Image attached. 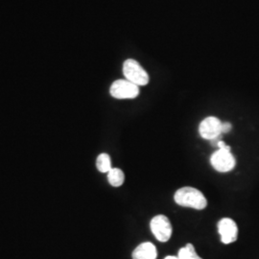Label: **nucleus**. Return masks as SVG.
<instances>
[{"instance_id":"obj_2","label":"nucleus","mask_w":259,"mask_h":259,"mask_svg":"<svg viewBox=\"0 0 259 259\" xmlns=\"http://www.w3.org/2000/svg\"><path fill=\"white\" fill-rule=\"evenodd\" d=\"M123 74L126 80L137 85H146L149 83V75L138 61L128 59L123 64Z\"/></svg>"},{"instance_id":"obj_4","label":"nucleus","mask_w":259,"mask_h":259,"mask_svg":"<svg viewBox=\"0 0 259 259\" xmlns=\"http://www.w3.org/2000/svg\"><path fill=\"white\" fill-rule=\"evenodd\" d=\"M210 163L216 171L227 173L235 167L236 160L231 151L218 149L210 157Z\"/></svg>"},{"instance_id":"obj_6","label":"nucleus","mask_w":259,"mask_h":259,"mask_svg":"<svg viewBox=\"0 0 259 259\" xmlns=\"http://www.w3.org/2000/svg\"><path fill=\"white\" fill-rule=\"evenodd\" d=\"M199 134L207 140L219 138L222 135V122L215 116H208L200 123Z\"/></svg>"},{"instance_id":"obj_3","label":"nucleus","mask_w":259,"mask_h":259,"mask_svg":"<svg viewBox=\"0 0 259 259\" xmlns=\"http://www.w3.org/2000/svg\"><path fill=\"white\" fill-rule=\"evenodd\" d=\"M110 93L116 99H134L139 95V87L128 80H116L111 84Z\"/></svg>"},{"instance_id":"obj_9","label":"nucleus","mask_w":259,"mask_h":259,"mask_svg":"<svg viewBox=\"0 0 259 259\" xmlns=\"http://www.w3.org/2000/svg\"><path fill=\"white\" fill-rule=\"evenodd\" d=\"M108 182L113 187H119L125 182V175L119 168H111L108 173Z\"/></svg>"},{"instance_id":"obj_5","label":"nucleus","mask_w":259,"mask_h":259,"mask_svg":"<svg viewBox=\"0 0 259 259\" xmlns=\"http://www.w3.org/2000/svg\"><path fill=\"white\" fill-rule=\"evenodd\" d=\"M150 229L159 242H167L172 236V225L165 215H157L150 222Z\"/></svg>"},{"instance_id":"obj_1","label":"nucleus","mask_w":259,"mask_h":259,"mask_svg":"<svg viewBox=\"0 0 259 259\" xmlns=\"http://www.w3.org/2000/svg\"><path fill=\"white\" fill-rule=\"evenodd\" d=\"M174 200L176 204L181 206L190 207L197 210L204 209L207 205V200L203 192L191 186H185L177 190Z\"/></svg>"},{"instance_id":"obj_13","label":"nucleus","mask_w":259,"mask_h":259,"mask_svg":"<svg viewBox=\"0 0 259 259\" xmlns=\"http://www.w3.org/2000/svg\"><path fill=\"white\" fill-rule=\"evenodd\" d=\"M216 147H218L219 149H223V150H229V151L232 150L231 147H230L229 145H227L226 142L223 141V140H220V141L217 143V146H216Z\"/></svg>"},{"instance_id":"obj_7","label":"nucleus","mask_w":259,"mask_h":259,"mask_svg":"<svg viewBox=\"0 0 259 259\" xmlns=\"http://www.w3.org/2000/svg\"><path fill=\"white\" fill-rule=\"evenodd\" d=\"M218 232L224 244H232L238 236V228L236 223L231 218H223L218 223Z\"/></svg>"},{"instance_id":"obj_11","label":"nucleus","mask_w":259,"mask_h":259,"mask_svg":"<svg viewBox=\"0 0 259 259\" xmlns=\"http://www.w3.org/2000/svg\"><path fill=\"white\" fill-rule=\"evenodd\" d=\"M178 257L179 259H203L198 255L192 244H187L179 250Z\"/></svg>"},{"instance_id":"obj_10","label":"nucleus","mask_w":259,"mask_h":259,"mask_svg":"<svg viewBox=\"0 0 259 259\" xmlns=\"http://www.w3.org/2000/svg\"><path fill=\"white\" fill-rule=\"evenodd\" d=\"M96 167L101 173H109L111 168V157L108 154H100L96 159Z\"/></svg>"},{"instance_id":"obj_8","label":"nucleus","mask_w":259,"mask_h":259,"mask_svg":"<svg viewBox=\"0 0 259 259\" xmlns=\"http://www.w3.org/2000/svg\"><path fill=\"white\" fill-rule=\"evenodd\" d=\"M133 259H157V248L151 242H144L133 251Z\"/></svg>"},{"instance_id":"obj_14","label":"nucleus","mask_w":259,"mask_h":259,"mask_svg":"<svg viewBox=\"0 0 259 259\" xmlns=\"http://www.w3.org/2000/svg\"><path fill=\"white\" fill-rule=\"evenodd\" d=\"M164 259H179V257L178 256H173V255H168Z\"/></svg>"},{"instance_id":"obj_12","label":"nucleus","mask_w":259,"mask_h":259,"mask_svg":"<svg viewBox=\"0 0 259 259\" xmlns=\"http://www.w3.org/2000/svg\"><path fill=\"white\" fill-rule=\"evenodd\" d=\"M232 129V125L230 122H222V134H227Z\"/></svg>"}]
</instances>
